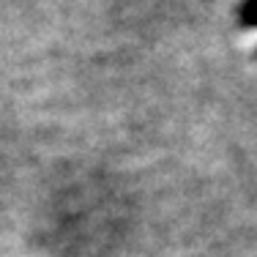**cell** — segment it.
<instances>
[{"label": "cell", "mask_w": 257, "mask_h": 257, "mask_svg": "<svg viewBox=\"0 0 257 257\" xmlns=\"http://www.w3.org/2000/svg\"><path fill=\"white\" fill-rule=\"evenodd\" d=\"M238 20L243 28H257V0H243L241 9H238Z\"/></svg>", "instance_id": "obj_1"}]
</instances>
